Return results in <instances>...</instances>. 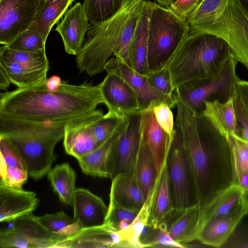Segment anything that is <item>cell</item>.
Instances as JSON below:
<instances>
[{"label":"cell","instance_id":"6da1fadb","mask_svg":"<svg viewBox=\"0 0 248 248\" xmlns=\"http://www.w3.org/2000/svg\"><path fill=\"white\" fill-rule=\"evenodd\" d=\"M100 83L79 85L63 80L56 90L46 84L0 94V122L66 126L93 114L104 104Z\"/></svg>","mask_w":248,"mask_h":248},{"label":"cell","instance_id":"7a4b0ae2","mask_svg":"<svg viewBox=\"0 0 248 248\" xmlns=\"http://www.w3.org/2000/svg\"><path fill=\"white\" fill-rule=\"evenodd\" d=\"M174 97L177 108L174 124L182 134L202 207L233 184L228 138L204 115L194 111L177 95Z\"/></svg>","mask_w":248,"mask_h":248},{"label":"cell","instance_id":"3957f363","mask_svg":"<svg viewBox=\"0 0 248 248\" xmlns=\"http://www.w3.org/2000/svg\"><path fill=\"white\" fill-rule=\"evenodd\" d=\"M233 56L228 44L215 35H189L166 65L174 86L208 77Z\"/></svg>","mask_w":248,"mask_h":248},{"label":"cell","instance_id":"277c9868","mask_svg":"<svg viewBox=\"0 0 248 248\" xmlns=\"http://www.w3.org/2000/svg\"><path fill=\"white\" fill-rule=\"evenodd\" d=\"M65 126L0 122V135L20 155L29 176L38 180L47 174L56 159L54 149L63 138Z\"/></svg>","mask_w":248,"mask_h":248},{"label":"cell","instance_id":"5b68a950","mask_svg":"<svg viewBox=\"0 0 248 248\" xmlns=\"http://www.w3.org/2000/svg\"><path fill=\"white\" fill-rule=\"evenodd\" d=\"M144 0H126L119 11L108 20L91 25L82 47L76 56L78 69L90 76L101 73L108 61L114 57L121 34L132 10Z\"/></svg>","mask_w":248,"mask_h":248},{"label":"cell","instance_id":"8992f818","mask_svg":"<svg viewBox=\"0 0 248 248\" xmlns=\"http://www.w3.org/2000/svg\"><path fill=\"white\" fill-rule=\"evenodd\" d=\"M148 37L147 66L149 73L166 66L189 35L186 20L169 8L152 2Z\"/></svg>","mask_w":248,"mask_h":248},{"label":"cell","instance_id":"52a82bcc","mask_svg":"<svg viewBox=\"0 0 248 248\" xmlns=\"http://www.w3.org/2000/svg\"><path fill=\"white\" fill-rule=\"evenodd\" d=\"M238 62L232 56L213 74L180 85L174 94L198 113L202 112L206 101L225 102L236 94L240 79L236 72Z\"/></svg>","mask_w":248,"mask_h":248},{"label":"cell","instance_id":"ba28073f","mask_svg":"<svg viewBox=\"0 0 248 248\" xmlns=\"http://www.w3.org/2000/svg\"><path fill=\"white\" fill-rule=\"evenodd\" d=\"M166 165L174 212L199 204L193 170L182 134L175 124Z\"/></svg>","mask_w":248,"mask_h":248},{"label":"cell","instance_id":"9c48e42d","mask_svg":"<svg viewBox=\"0 0 248 248\" xmlns=\"http://www.w3.org/2000/svg\"><path fill=\"white\" fill-rule=\"evenodd\" d=\"M201 33L224 40L233 57L248 70V15L236 0H229L218 18L189 30V35Z\"/></svg>","mask_w":248,"mask_h":248},{"label":"cell","instance_id":"30bf717a","mask_svg":"<svg viewBox=\"0 0 248 248\" xmlns=\"http://www.w3.org/2000/svg\"><path fill=\"white\" fill-rule=\"evenodd\" d=\"M12 226L0 231L2 248H59L63 241L49 232L32 213L13 221Z\"/></svg>","mask_w":248,"mask_h":248},{"label":"cell","instance_id":"8fae6325","mask_svg":"<svg viewBox=\"0 0 248 248\" xmlns=\"http://www.w3.org/2000/svg\"><path fill=\"white\" fill-rule=\"evenodd\" d=\"M44 4L42 0H0V44H9L28 30Z\"/></svg>","mask_w":248,"mask_h":248},{"label":"cell","instance_id":"7c38bea8","mask_svg":"<svg viewBox=\"0 0 248 248\" xmlns=\"http://www.w3.org/2000/svg\"><path fill=\"white\" fill-rule=\"evenodd\" d=\"M104 70L107 73L119 76L130 85L137 94L140 111L153 108L163 103L167 104L171 108L176 107L174 96H169L154 88L146 76L138 73L119 58H110L106 64Z\"/></svg>","mask_w":248,"mask_h":248},{"label":"cell","instance_id":"4fadbf2b","mask_svg":"<svg viewBox=\"0 0 248 248\" xmlns=\"http://www.w3.org/2000/svg\"><path fill=\"white\" fill-rule=\"evenodd\" d=\"M140 111L125 116L117 146L111 180L135 166L140 140Z\"/></svg>","mask_w":248,"mask_h":248},{"label":"cell","instance_id":"5bb4252c","mask_svg":"<svg viewBox=\"0 0 248 248\" xmlns=\"http://www.w3.org/2000/svg\"><path fill=\"white\" fill-rule=\"evenodd\" d=\"M101 91L108 112L123 117L140 111L137 94L119 76L111 73L100 83Z\"/></svg>","mask_w":248,"mask_h":248},{"label":"cell","instance_id":"9a60e30c","mask_svg":"<svg viewBox=\"0 0 248 248\" xmlns=\"http://www.w3.org/2000/svg\"><path fill=\"white\" fill-rule=\"evenodd\" d=\"M104 115L97 109L92 115L65 126L63 145L67 154L78 160L98 147L92 124Z\"/></svg>","mask_w":248,"mask_h":248},{"label":"cell","instance_id":"2e32d148","mask_svg":"<svg viewBox=\"0 0 248 248\" xmlns=\"http://www.w3.org/2000/svg\"><path fill=\"white\" fill-rule=\"evenodd\" d=\"M125 116L120 119L114 132L107 140L88 155L77 160L84 174L110 179L117 146Z\"/></svg>","mask_w":248,"mask_h":248},{"label":"cell","instance_id":"e0dca14e","mask_svg":"<svg viewBox=\"0 0 248 248\" xmlns=\"http://www.w3.org/2000/svg\"><path fill=\"white\" fill-rule=\"evenodd\" d=\"M91 27L83 5L76 3L64 14L55 28L60 35L65 51L77 56L81 50L85 34Z\"/></svg>","mask_w":248,"mask_h":248},{"label":"cell","instance_id":"ac0fdd59","mask_svg":"<svg viewBox=\"0 0 248 248\" xmlns=\"http://www.w3.org/2000/svg\"><path fill=\"white\" fill-rule=\"evenodd\" d=\"M246 215L241 202L229 213L213 217L201 224L197 240L208 246L222 248Z\"/></svg>","mask_w":248,"mask_h":248},{"label":"cell","instance_id":"d6986e66","mask_svg":"<svg viewBox=\"0 0 248 248\" xmlns=\"http://www.w3.org/2000/svg\"><path fill=\"white\" fill-rule=\"evenodd\" d=\"M140 134L155 162L157 175L166 162L173 137L158 124L153 108L140 111Z\"/></svg>","mask_w":248,"mask_h":248},{"label":"cell","instance_id":"ffe728a7","mask_svg":"<svg viewBox=\"0 0 248 248\" xmlns=\"http://www.w3.org/2000/svg\"><path fill=\"white\" fill-rule=\"evenodd\" d=\"M72 206L73 217L82 229L99 226L105 223L108 207L101 197L89 190L77 188Z\"/></svg>","mask_w":248,"mask_h":248},{"label":"cell","instance_id":"44dd1931","mask_svg":"<svg viewBox=\"0 0 248 248\" xmlns=\"http://www.w3.org/2000/svg\"><path fill=\"white\" fill-rule=\"evenodd\" d=\"M39 204V199L33 191L0 186V222L13 221L32 213Z\"/></svg>","mask_w":248,"mask_h":248},{"label":"cell","instance_id":"7402d4cb","mask_svg":"<svg viewBox=\"0 0 248 248\" xmlns=\"http://www.w3.org/2000/svg\"><path fill=\"white\" fill-rule=\"evenodd\" d=\"M145 200L139 184L136 165L131 170L111 179L109 201L129 209L140 210Z\"/></svg>","mask_w":248,"mask_h":248},{"label":"cell","instance_id":"603a6c76","mask_svg":"<svg viewBox=\"0 0 248 248\" xmlns=\"http://www.w3.org/2000/svg\"><path fill=\"white\" fill-rule=\"evenodd\" d=\"M151 4V1H143L137 27L128 48L131 67L144 76L149 73L147 66L148 37Z\"/></svg>","mask_w":248,"mask_h":248},{"label":"cell","instance_id":"cb8c5ba5","mask_svg":"<svg viewBox=\"0 0 248 248\" xmlns=\"http://www.w3.org/2000/svg\"><path fill=\"white\" fill-rule=\"evenodd\" d=\"M59 248H121L120 238L116 231L107 223L84 228L73 237L62 242Z\"/></svg>","mask_w":248,"mask_h":248},{"label":"cell","instance_id":"d4e9b609","mask_svg":"<svg viewBox=\"0 0 248 248\" xmlns=\"http://www.w3.org/2000/svg\"><path fill=\"white\" fill-rule=\"evenodd\" d=\"M201 113L227 138L232 135L241 137V129L236 119L233 98L223 103L217 100L206 101Z\"/></svg>","mask_w":248,"mask_h":248},{"label":"cell","instance_id":"484cf974","mask_svg":"<svg viewBox=\"0 0 248 248\" xmlns=\"http://www.w3.org/2000/svg\"><path fill=\"white\" fill-rule=\"evenodd\" d=\"M201 210V207L198 204L176 212L177 216L168 226L169 233L175 242L184 245L197 239Z\"/></svg>","mask_w":248,"mask_h":248},{"label":"cell","instance_id":"4316f807","mask_svg":"<svg viewBox=\"0 0 248 248\" xmlns=\"http://www.w3.org/2000/svg\"><path fill=\"white\" fill-rule=\"evenodd\" d=\"M174 212L166 162L157 176V186L149 222L155 227Z\"/></svg>","mask_w":248,"mask_h":248},{"label":"cell","instance_id":"83f0119b","mask_svg":"<svg viewBox=\"0 0 248 248\" xmlns=\"http://www.w3.org/2000/svg\"><path fill=\"white\" fill-rule=\"evenodd\" d=\"M243 190L232 184L218 193L206 205L201 207L200 224L213 217L227 214L241 202Z\"/></svg>","mask_w":248,"mask_h":248},{"label":"cell","instance_id":"f1b7e54d","mask_svg":"<svg viewBox=\"0 0 248 248\" xmlns=\"http://www.w3.org/2000/svg\"><path fill=\"white\" fill-rule=\"evenodd\" d=\"M0 67L4 70L11 83L18 88H24L46 84L49 66L35 67L0 60Z\"/></svg>","mask_w":248,"mask_h":248},{"label":"cell","instance_id":"f546056e","mask_svg":"<svg viewBox=\"0 0 248 248\" xmlns=\"http://www.w3.org/2000/svg\"><path fill=\"white\" fill-rule=\"evenodd\" d=\"M77 174L68 162L56 165L47 173L54 192L62 202L72 206L76 190Z\"/></svg>","mask_w":248,"mask_h":248},{"label":"cell","instance_id":"4dcf8cb0","mask_svg":"<svg viewBox=\"0 0 248 248\" xmlns=\"http://www.w3.org/2000/svg\"><path fill=\"white\" fill-rule=\"evenodd\" d=\"M75 0H47L36 20L29 29L39 34L46 41L53 27L68 10Z\"/></svg>","mask_w":248,"mask_h":248},{"label":"cell","instance_id":"1f68e13d","mask_svg":"<svg viewBox=\"0 0 248 248\" xmlns=\"http://www.w3.org/2000/svg\"><path fill=\"white\" fill-rule=\"evenodd\" d=\"M156 186L157 178L152 191L136 217L126 228L118 231L121 248H141L139 242V236L149 221Z\"/></svg>","mask_w":248,"mask_h":248},{"label":"cell","instance_id":"d6a6232c","mask_svg":"<svg viewBox=\"0 0 248 248\" xmlns=\"http://www.w3.org/2000/svg\"><path fill=\"white\" fill-rule=\"evenodd\" d=\"M136 168L139 184L146 199L154 186L157 173L153 158L141 134Z\"/></svg>","mask_w":248,"mask_h":248},{"label":"cell","instance_id":"836d02e7","mask_svg":"<svg viewBox=\"0 0 248 248\" xmlns=\"http://www.w3.org/2000/svg\"><path fill=\"white\" fill-rule=\"evenodd\" d=\"M37 218L49 232L63 241L75 235L82 229L74 217L67 215L63 210L37 217Z\"/></svg>","mask_w":248,"mask_h":248},{"label":"cell","instance_id":"e575fe53","mask_svg":"<svg viewBox=\"0 0 248 248\" xmlns=\"http://www.w3.org/2000/svg\"><path fill=\"white\" fill-rule=\"evenodd\" d=\"M0 60L35 67L49 66L46 50L38 51L19 50L2 45L0 48Z\"/></svg>","mask_w":248,"mask_h":248},{"label":"cell","instance_id":"d590c367","mask_svg":"<svg viewBox=\"0 0 248 248\" xmlns=\"http://www.w3.org/2000/svg\"><path fill=\"white\" fill-rule=\"evenodd\" d=\"M85 12L91 25L104 22L120 9L121 0H84Z\"/></svg>","mask_w":248,"mask_h":248},{"label":"cell","instance_id":"8d00e7d4","mask_svg":"<svg viewBox=\"0 0 248 248\" xmlns=\"http://www.w3.org/2000/svg\"><path fill=\"white\" fill-rule=\"evenodd\" d=\"M229 0H203L186 20L190 30L218 18L225 9Z\"/></svg>","mask_w":248,"mask_h":248},{"label":"cell","instance_id":"74e56055","mask_svg":"<svg viewBox=\"0 0 248 248\" xmlns=\"http://www.w3.org/2000/svg\"><path fill=\"white\" fill-rule=\"evenodd\" d=\"M144 0L139 3L129 15L123 29L118 48L114 56L130 66L128 53L129 46L135 32Z\"/></svg>","mask_w":248,"mask_h":248},{"label":"cell","instance_id":"f35d334b","mask_svg":"<svg viewBox=\"0 0 248 248\" xmlns=\"http://www.w3.org/2000/svg\"><path fill=\"white\" fill-rule=\"evenodd\" d=\"M234 178L243 172H248V141L236 135L228 137Z\"/></svg>","mask_w":248,"mask_h":248},{"label":"cell","instance_id":"ab89813d","mask_svg":"<svg viewBox=\"0 0 248 248\" xmlns=\"http://www.w3.org/2000/svg\"><path fill=\"white\" fill-rule=\"evenodd\" d=\"M46 43L39 34L28 29L19 34L10 43L3 46L13 49L38 51L46 50Z\"/></svg>","mask_w":248,"mask_h":248},{"label":"cell","instance_id":"60d3db41","mask_svg":"<svg viewBox=\"0 0 248 248\" xmlns=\"http://www.w3.org/2000/svg\"><path fill=\"white\" fill-rule=\"evenodd\" d=\"M116 115L108 112L95 121L92 128L98 146L107 140L115 130L120 119Z\"/></svg>","mask_w":248,"mask_h":248},{"label":"cell","instance_id":"b9f144b4","mask_svg":"<svg viewBox=\"0 0 248 248\" xmlns=\"http://www.w3.org/2000/svg\"><path fill=\"white\" fill-rule=\"evenodd\" d=\"M146 77L154 88L169 96H174L175 88L170 73L166 66L150 72Z\"/></svg>","mask_w":248,"mask_h":248},{"label":"cell","instance_id":"7bdbcfd3","mask_svg":"<svg viewBox=\"0 0 248 248\" xmlns=\"http://www.w3.org/2000/svg\"><path fill=\"white\" fill-rule=\"evenodd\" d=\"M139 211L129 209L109 201L105 223L118 231V224L120 221L124 220L131 223Z\"/></svg>","mask_w":248,"mask_h":248},{"label":"cell","instance_id":"ee69618b","mask_svg":"<svg viewBox=\"0 0 248 248\" xmlns=\"http://www.w3.org/2000/svg\"><path fill=\"white\" fill-rule=\"evenodd\" d=\"M171 108L166 103H161L153 108L155 119L159 125L170 136L173 137L174 123Z\"/></svg>","mask_w":248,"mask_h":248},{"label":"cell","instance_id":"f6af8a7d","mask_svg":"<svg viewBox=\"0 0 248 248\" xmlns=\"http://www.w3.org/2000/svg\"><path fill=\"white\" fill-rule=\"evenodd\" d=\"M203 0H176L169 6L170 9L180 18L187 20Z\"/></svg>","mask_w":248,"mask_h":248},{"label":"cell","instance_id":"bcb514c9","mask_svg":"<svg viewBox=\"0 0 248 248\" xmlns=\"http://www.w3.org/2000/svg\"><path fill=\"white\" fill-rule=\"evenodd\" d=\"M158 232L152 247L186 248L185 245L175 242L171 237L168 225L165 221L158 226Z\"/></svg>","mask_w":248,"mask_h":248},{"label":"cell","instance_id":"7dc6e473","mask_svg":"<svg viewBox=\"0 0 248 248\" xmlns=\"http://www.w3.org/2000/svg\"><path fill=\"white\" fill-rule=\"evenodd\" d=\"M158 229V226L155 227L149 222L144 226L139 238V242L141 248L153 247Z\"/></svg>","mask_w":248,"mask_h":248},{"label":"cell","instance_id":"c3c4849f","mask_svg":"<svg viewBox=\"0 0 248 248\" xmlns=\"http://www.w3.org/2000/svg\"><path fill=\"white\" fill-rule=\"evenodd\" d=\"M235 98L248 122V81L239 79L237 83Z\"/></svg>","mask_w":248,"mask_h":248},{"label":"cell","instance_id":"681fc988","mask_svg":"<svg viewBox=\"0 0 248 248\" xmlns=\"http://www.w3.org/2000/svg\"><path fill=\"white\" fill-rule=\"evenodd\" d=\"M223 247L248 248V233L238 232L236 229Z\"/></svg>","mask_w":248,"mask_h":248},{"label":"cell","instance_id":"f907efd6","mask_svg":"<svg viewBox=\"0 0 248 248\" xmlns=\"http://www.w3.org/2000/svg\"><path fill=\"white\" fill-rule=\"evenodd\" d=\"M62 80L57 75H54L47 79L46 86V88L51 91L57 89L61 85Z\"/></svg>","mask_w":248,"mask_h":248},{"label":"cell","instance_id":"816d5d0a","mask_svg":"<svg viewBox=\"0 0 248 248\" xmlns=\"http://www.w3.org/2000/svg\"><path fill=\"white\" fill-rule=\"evenodd\" d=\"M11 82L4 71V70L0 67V90H5L9 86Z\"/></svg>","mask_w":248,"mask_h":248},{"label":"cell","instance_id":"f5cc1de1","mask_svg":"<svg viewBox=\"0 0 248 248\" xmlns=\"http://www.w3.org/2000/svg\"><path fill=\"white\" fill-rule=\"evenodd\" d=\"M241 204L246 215L248 214V190L243 191Z\"/></svg>","mask_w":248,"mask_h":248},{"label":"cell","instance_id":"db71d44e","mask_svg":"<svg viewBox=\"0 0 248 248\" xmlns=\"http://www.w3.org/2000/svg\"><path fill=\"white\" fill-rule=\"evenodd\" d=\"M158 4L166 6L169 7L176 0H155Z\"/></svg>","mask_w":248,"mask_h":248},{"label":"cell","instance_id":"11a10c76","mask_svg":"<svg viewBox=\"0 0 248 248\" xmlns=\"http://www.w3.org/2000/svg\"><path fill=\"white\" fill-rule=\"evenodd\" d=\"M242 8L248 15V0H236Z\"/></svg>","mask_w":248,"mask_h":248},{"label":"cell","instance_id":"9f6ffc18","mask_svg":"<svg viewBox=\"0 0 248 248\" xmlns=\"http://www.w3.org/2000/svg\"><path fill=\"white\" fill-rule=\"evenodd\" d=\"M126 0H121V3H123L125 1H126Z\"/></svg>","mask_w":248,"mask_h":248},{"label":"cell","instance_id":"6f0895ef","mask_svg":"<svg viewBox=\"0 0 248 248\" xmlns=\"http://www.w3.org/2000/svg\"><path fill=\"white\" fill-rule=\"evenodd\" d=\"M43 1V2L45 3V2L47 0H42Z\"/></svg>","mask_w":248,"mask_h":248}]
</instances>
